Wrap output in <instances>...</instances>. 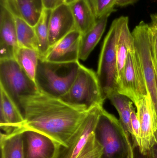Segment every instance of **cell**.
Masks as SVG:
<instances>
[{
  "label": "cell",
  "mask_w": 157,
  "mask_h": 158,
  "mask_svg": "<svg viewBox=\"0 0 157 158\" xmlns=\"http://www.w3.org/2000/svg\"><path fill=\"white\" fill-rule=\"evenodd\" d=\"M20 102L24 129L43 134L64 146L89 111L79 110L61 98L40 92L21 98Z\"/></svg>",
  "instance_id": "cell-1"
},
{
  "label": "cell",
  "mask_w": 157,
  "mask_h": 158,
  "mask_svg": "<svg viewBox=\"0 0 157 158\" xmlns=\"http://www.w3.org/2000/svg\"><path fill=\"white\" fill-rule=\"evenodd\" d=\"M81 65L79 61L53 63L39 58L35 79L39 92L61 98L71 88Z\"/></svg>",
  "instance_id": "cell-2"
},
{
  "label": "cell",
  "mask_w": 157,
  "mask_h": 158,
  "mask_svg": "<svg viewBox=\"0 0 157 158\" xmlns=\"http://www.w3.org/2000/svg\"><path fill=\"white\" fill-rule=\"evenodd\" d=\"M94 133L96 140L103 148L100 158H133L131 138L120 120L103 108Z\"/></svg>",
  "instance_id": "cell-3"
},
{
  "label": "cell",
  "mask_w": 157,
  "mask_h": 158,
  "mask_svg": "<svg viewBox=\"0 0 157 158\" xmlns=\"http://www.w3.org/2000/svg\"><path fill=\"white\" fill-rule=\"evenodd\" d=\"M61 99L73 107L84 111L103 106L104 100L96 73L81 65L71 88Z\"/></svg>",
  "instance_id": "cell-4"
},
{
  "label": "cell",
  "mask_w": 157,
  "mask_h": 158,
  "mask_svg": "<svg viewBox=\"0 0 157 158\" xmlns=\"http://www.w3.org/2000/svg\"><path fill=\"white\" fill-rule=\"evenodd\" d=\"M120 27L119 17L112 21L100 55L96 75L104 101L118 92L117 43Z\"/></svg>",
  "instance_id": "cell-5"
},
{
  "label": "cell",
  "mask_w": 157,
  "mask_h": 158,
  "mask_svg": "<svg viewBox=\"0 0 157 158\" xmlns=\"http://www.w3.org/2000/svg\"><path fill=\"white\" fill-rule=\"evenodd\" d=\"M0 88L22 114L21 98L39 92L35 82L28 77L15 59H0Z\"/></svg>",
  "instance_id": "cell-6"
},
{
  "label": "cell",
  "mask_w": 157,
  "mask_h": 158,
  "mask_svg": "<svg viewBox=\"0 0 157 158\" xmlns=\"http://www.w3.org/2000/svg\"><path fill=\"white\" fill-rule=\"evenodd\" d=\"M135 47L139 55L147 87L148 95L157 118V73L152 52L149 24L141 21L132 32Z\"/></svg>",
  "instance_id": "cell-7"
},
{
  "label": "cell",
  "mask_w": 157,
  "mask_h": 158,
  "mask_svg": "<svg viewBox=\"0 0 157 158\" xmlns=\"http://www.w3.org/2000/svg\"><path fill=\"white\" fill-rule=\"evenodd\" d=\"M118 92L128 97L135 104L148 96L141 61L135 45L128 53Z\"/></svg>",
  "instance_id": "cell-8"
},
{
  "label": "cell",
  "mask_w": 157,
  "mask_h": 158,
  "mask_svg": "<svg viewBox=\"0 0 157 158\" xmlns=\"http://www.w3.org/2000/svg\"><path fill=\"white\" fill-rule=\"evenodd\" d=\"M102 106H98L91 109L81 125L70 138L66 146L57 145L54 158H76L88 141L90 135L94 133Z\"/></svg>",
  "instance_id": "cell-9"
},
{
  "label": "cell",
  "mask_w": 157,
  "mask_h": 158,
  "mask_svg": "<svg viewBox=\"0 0 157 158\" xmlns=\"http://www.w3.org/2000/svg\"><path fill=\"white\" fill-rule=\"evenodd\" d=\"M141 129L142 154L147 155L157 141V118L149 96L135 104Z\"/></svg>",
  "instance_id": "cell-10"
},
{
  "label": "cell",
  "mask_w": 157,
  "mask_h": 158,
  "mask_svg": "<svg viewBox=\"0 0 157 158\" xmlns=\"http://www.w3.org/2000/svg\"><path fill=\"white\" fill-rule=\"evenodd\" d=\"M81 36L77 30L72 31L51 47L43 59L58 63L78 62Z\"/></svg>",
  "instance_id": "cell-11"
},
{
  "label": "cell",
  "mask_w": 157,
  "mask_h": 158,
  "mask_svg": "<svg viewBox=\"0 0 157 158\" xmlns=\"http://www.w3.org/2000/svg\"><path fill=\"white\" fill-rule=\"evenodd\" d=\"M75 24L69 4L61 3L51 10L49 21L50 48L73 30Z\"/></svg>",
  "instance_id": "cell-12"
},
{
  "label": "cell",
  "mask_w": 157,
  "mask_h": 158,
  "mask_svg": "<svg viewBox=\"0 0 157 158\" xmlns=\"http://www.w3.org/2000/svg\"><path fill=\"white\" fill-rule=\"evenodd\" d=\"M23 136L25 158H54L57 144L49 137L25 129Z\"/></svg>",
  "instance_id": "cell-13"
},
{
  "label": "cell",
  "mask_w": 157,
  "mask_h": 158,
  "mask_svg": "<svg viewBox=\"0 0 157 158\" xmlns=\"http://www.w3.org/2000/svg\"><path fill=\"white\" fill-rule=\"evenodd\" d=\"M18 48L14 17L1 6L0 59H15Z\"/></svg>",
  "instance_id": "cell-14"
},
{
  "label": "cell",
  "mask_w": 157,
  "mask_h": 158,
  "mask_svg": "<svg viewBox=\"0 0 157 158\" xmlns=\"http://www.w3.org/2000/svg\"><path fill=\"white\" fill-rule=\"evenodd\" d=\"M0 127L5 133H11L24 127L22 113L3 89L0 88Z\"/></svg>",
  "instance_id": "cell-15"
},
{
  "label": "cell",
  "mask_w": 157,
  "mask_h": 158,
  "mask_svg": "<svg viewBox=\"0 0 157 158\" xmlns=\"http://www.w3.org/2000/svg\"><path fill=\"white\" fill-rule=\"evenodd\" d=\"M120 27L117 43L118 88L124 70L129 51L134 46L133 37L129 27V18L120 17Z\"/></svg>",
  "instance_id": "cell-16"
},
{
  "label": "cell",
  "mask_w": 157,
  "mask_h": 158,
  "mask_svg": "<svg viewBox=\"0 0 157 158\" xmlns=\"http://www.w3.org/2000/svg\"><path fill=\"white\" fill-rule=\"evenodd\" d=\"M69 5L74 20L76 29L82 35L95 26L97 20L87 0H75Z\"/></svg>",
  "instance_id": "cell-17"
},
{
  "label": "cell",
  "mask_w": 157,
  "mask_h": 158,
  "mask_svg": "<svg viewBox=\"0 0 157 158\" xmlns=\"http://www.w3.org/2000/svg\"><path fill=\"white\" fill-rule=\"evenodd\" d=\"M24 128L11 133H1V158H25L23 133Z\"/></svg>",
  "instance_id": "cell-18"
},
{
  "label": "cell",
  "mask_w": 157,
  "mask_h": 158,
  "mask_svg": "<svg viewBox=\"0 0 157 158\" xmlns=\"http://www.w3.org/2000/svg\"><path fill=\"white\" fill-rule=\"evenodd\" d=\"M109 17L106 16L97 20L96 25L91 29L82 35L79 48V60H86L96 46L106 29Z\"/></svg>",
  "instance_id": "cell-19"
},
{
  "label": "cell",
  "mask_w": 157,
  "mask_h": 158,
  "mask_svg": "<svg viewBox=\"0 0 157 158\" xmlns=\"http://www.w3.org/2000/svg\"><path fill=\"white\" fill-rule=\"evenodd\" d=\"M108 98L118 110L120 116L119 120L129 137L132 139L133 131L131 121V110L133 102L128 97L118 92L110 95Z\"/></svg>",
  "instance_id": "cell-20"
},
{
  "label": "cell",
  "mask_w": 157,
  "mask_h": 158,
  "mask_svg": "<svg viewBox=\"0 0 157 158\" xmlns=\"http://www.w3.org/2000/svg\"><path fill=\"white\" fill-rule=\"evenodd\" d=\"M50 9L42 7L39 19L35 27L40 58L43 59L50 48L49 44V21Z\"/></svg>",
  "instance_id": "cell-21"
},
{
  "label": "cell",
  "mask_w": 157,
  "mask_h": 158,
  "mask_svg": "<svg viewBox=\"0 0 157 158\" xmlns=\"http://www.w3.org/2000/svg\"><path fill=\"white\" fill-rule=\"evenodd\" d=\"M39 58V54L37 50L19 47L15 59L28 77L35 81L36 70Z\"/></svg>",
  "instance_id": "cell-22"
},
{
  "label": "cell",
  "mask_w": 157,
  "mask_h": 158,
  "mask_svg": "<svg viewBox=\"0 0 157 158\" xmlns=\"http://www.w3.org/2000/svg\"><path fill=\"white\" fill-rule=\"evenodd\" d=\"M14 18L19 47L34 49L38 52L37 42L34 27L30 26L22 18Z\"/></svg>",
  "instance_id": "cell-23"
},
{
  "label": "cell",
  "mask_w": 157,
  "mask_h": 158,
  "mask_svg": "<svg viewBox=\"0 0 157 158\" xmlns=\"http://www.w3.org/2000/svg\"><path fill=\"white\" fill-rule=\"evenodd\" d=\"M21 18L29 24L34 27L37 23L41 10L34 0H18Z\"/></svg>",
  "instance_id": "cell-24"
},
{
  "label": "cell",
  "mask_w": 157,
  "mask_h": 158,
  "mask_svg": "<svg viewBox=\"0 0 157 158\" xmlns=\"http://www.w3.org/2000/svg\"><path fill=\"white\" fill-rule=\"evenodd\" d=\"M96 20L116 11L115 0H87Z\"/></svg>",
  "instance_id": "cell-25"
},
{
  "label": "cell",
  "mask_w": 157,
  "mask_h": 158,
  "mask_svg": "<svg viewBox=\"0 0 157 158\" xmlns=\"http://www.w3.org/2000/svg\"><path fill=\"white\" fill-rule=\"evenodd\" d=\"M102 152L103 148L96 140L93 133L76 158H100Z\"/></svg>",
  "instance_id": "cell-26"
},
{
  "label": "cell",
  "mask_w": 157,
  "mask_h": 158,
  "mask_svg": "<svg viewBox=\"0 0 157 158\" xmlns=\"http://www.w3.org/2000/svg\"><path fill=\"white\" fill-rule=\"evenodd\" d=\"M131 121L133 131L131 139L133 147L137 146L140 148L141 145V125L137 112H135L133 106H132L131 110Z\"/></svg>",
  "instance_id": "cell-27"
},
{
  "label": "cell",
  "mask_w": 157,
  "mask_h": 158,
  "mask_svg": "<svg viewBox=\"0 0 157 158\" xmlns=\"http://www.w3.org/2000/svg\"><path fill=\"white\" fill-rule=\"evenodd\" d=\"M149 26L151 31L152 52L157 73V13L151 15V22Z\"/></svg>",
  "instance_id": "cell-28"
},
{
  "label": "cell",
  "mask_w": 157,
  "mask_h": 158,
  "mask_svg": "<svg viewBox=\"0 0 157 158\" xmlns=\"http://www.w3.org/2000/svg\"><path fill=\"white\" fill-rule=\"evenodd\" d=\"M1 6L9 11L14 17L21 18L18 0H0Z\"/></svg>",
  "instance_id": "cell-29"
},
{
  "label": "cell",
  "mask_w": 157,
  "mask_h": 158,
  "mask_svg": "<svg viewBox=\"0 0 157 158\" xmlns=\"http://www.w3.org/2000/svg\"><path fill=\"white\" fill-rule=\"evenodd\" d=\"M58 2L59 0H41L42 7L51 10L58 5Z\"/></svg>",
  "instance_id": "cell-30"
},
{
  "label": "cell",
  "mask_w": 157,
  "mask_h": 158,
  "mask_svg": "<svg viewBox=\"0 0 157 158\" xmlns=\"http://www.w3.org/2000/svg\"><path fill=\"white\" fill-rule=\"evenodd\" d=\"M133 148L134 152L133 158H151L149 152L147 155L142 154L139 147L137 146L134 147Z\"/></svg>",
  "instance_id": "cell-31"
},
{
  "label": "cell",
  "mask_w": 157,
  "mask_h": 158,
  "mask_svg": "<svg viewBox=\"0 0 157 158\" xmlns=\"http://www.w3.org/2000/svg\"><path fill=\"white\" fill-rule=\"evenodd\" d=\"M138 0H115L116 6H125L133 4Z\"/></svg>",
  "instance_id": "cell-32"
},
{
  "label": "cell",
  "mask_w": 157,
  "mask_h": 158,
  "mask_svg": "<svg viewBox=\"0 0 157 158\" xmlns=\"http://www.w3.org/2000/svg\"><path fill=\"white\" fill-rule=\"evenodd\" d=\"M151 158H157V141L149 152Z\"/></svg>",
  "instance_id": "cell-33"
},
{
  "label": "cell",
  "mask_w": 157,
  "mask_h": 158,
  "mask_svg": "<svg viewBox=\"0 0 157 158\" xmlns=\"http://www.w3.org/2000/svg\"><path fill=\"white\" fill-rule=\"evenodd\" d=\"M74 1H75V0H59L58 5L61 3L69 4Z\"/></svg>",
  "instance_id": "cell-34"
},
{
  "label": "cell",
  "mask_w": 157,
  "mask_h": 158,
  "mask_svg": "<svg viewBox=\"0 0 157 158\" xmlns=\"http://www.w3.org/2000/svg\"><path fill=\"white\" fill-rule=\"evenodd\" d=\"M34 1H35V2L37 4L38 8L40 10H42V2H41V0H34Z\"/></svg>",
  "instance_id": "cell-35"
},
{
  "label": "cell",
  "mask_w": 157,
  "mask_h": 158,
  "mask_svg": "<svg viewBox=\"0 0 157 158\" xmlns=\"http://www.w3.org/2000/svg\"></svg>",
  "instance_id": "cell-36"
}]
</instances>
